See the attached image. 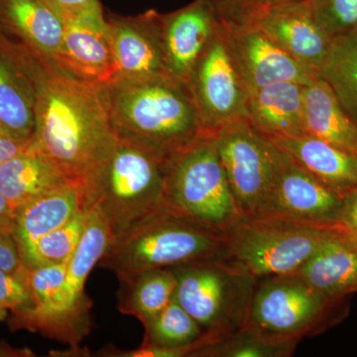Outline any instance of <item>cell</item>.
<instances>
[{"mask_svg":"<svg viewBox=\"0 0 357 357\" xmlns=\"http://www.w3.org/2000/svg\"><path fill=\"white\" fill-rule=\"evenodd\" d=\"M204 130L215 132L248 119V91L227 43L222 24L185 84Z\"/></svg>","mask_w":357,"mask_h":357,"instance_id":"obj_10","label":"cell"},{"mask_svg":"<svg viewBox=\"0 0 357 357\" xmlns=\"http://www.w3.org/2000/svg\"><path fill=\"white\" fill-rule=\"evenodd\" d=\"M227 234L163 206L116 237L100 265L122 281L157 268H174L222 257Z\"/></svg>","mask_w":357,"mask_h":357,"instance_id":"obj_4","label":"cell"},{"mask_svg":"<svg viewBox=\"0 0 357 357\" xmlns=\"http://www.w3.org/2000/svg\"><path fill=\"white\" fill-rule=\"evenodd\" d=\"M70 182L51 159L25 150L0 164V192L13 210Z\"/></svg>","mask_w":357,"mask_h":357,"instance_id":"obj_26","label":"cell"},{"mask_svg":"<svg viewBox=\"0 0 357 357\" xmlns=\"http://www.w3.org/2000/svg\"><path fill=\"white\" fill-rule=\"evenodd\" d=\"M7 311H8V310H7L6 307H4L3 306H2L1 304H0V321H3V319L6 318Z\"/></svg>","mask_w":357,"mask_h":357,"instance_id":"obj_41","label":"cell"},{"mask_svg":"<svg viewBox=\"0 0 357 357\" xmlns=\"http://www.w3.org/2000/svg\"><path fill=\"white\" fill-rule=\"evenodd\" d=\"M121 284L119 311L146 325L173 299L177 277L172 268H157L141 272Z\"/></svg>","mask_w":357,"mask_h":357,"instance_id":"obj_27","label":"cell"},{"mask_svg":"<svg viewBox=\"0 0 357 357\" xmlns=\"http://www.w3.org/2000/svg\"><path fill=\"white\" fill-rule=\"evenodd\" d=\"M304 131L357 156V122L321 77L305 86Z\"/></svg>","mask_w":357,"mask_h":357,"instance_id":"obj_25","label":"cell"},{"mask_svg":"<svg viewBox=\"0 0 357 357\" xmlns=\"http://www.w3.org/2000/svg\"><path fill=\"white\" fill-rule=\"evenodd\" d=\"M116 138L109 156L82 188L86 211L95 208L102 213L112 241L166 206V175L170 160Z\"/></svg>","mask_w":357,"mask_h":357,"instance_id":"obj_3","label":"cell"},{"mask_svg":"<svg viewBox=\"0 0 357 357\" xmlns=\"http://www.w3.org/2000/svg\"><path fill=\"white\" fill-rule=\"evenodd\" d=\"M145 340L128 356H196L197 352L218 338L206 335L174 296L166 307L144 325Z\"/></svg>","mask_w":357,"mask_h":357,"instance_id":"obj_22","label":"cell"},{"mask_svg":"<svg viewBox=\"0 0 357 357\" xmlns=\"http://www.w3.org/2000/svg\"><path fill=\"white\" fill-rule=\"evenodd\" d=\"M116 137L172 158L204 134L185 84L168 75L103 86Z\"/></svg>","mask_w":357,"mask_h":357,"instance_id":"obj_2","label":"cell"},{"mask_svg":"<svg viewBox=\"0 0 357 357\" xmlns=\"http://www.w3.org/2000/svg\"><path fill=\"white\" fill-rule=\"evenodd\" d=\"M62 69L93 86H110L117 77L109 22L102 13L64 20Z\"/></svg>","mask_w":357,"mask_h":357,"instance_id":"obj_15","label":"cell"},{"mask_svg":"<svg viewBox=\"0 0 357 357\" xmlns=\"http://www.w3.org/2000/svg\"><path fill=\"white\" fill-rule=\"evenodd\" d=\"M225 24L250 25L264 8L263 0H208Z\"/></svg>","mask_w":357,"mask_h":357,"instance_id":"obj_33","label":"cell"},{"mask_svg":"<svg viewBox=\"0 0 357 357\" xmlns=\"http://www.w3.org/2000/svg\"><path fill=\"white\" fill-rule=\"evenodd\" d=\"M270 139L294 161L342 196L357 188L356 155L307 134Z\"/></svg>","mask_w":357,"mask_h":357,"instance_id":"obj_23","label":"cell"},{"mask_svg":"<svg viewBox=\"0 0 357 357\" xmlns=\"http://www.w3.org/2000/svg\"><path fill=\"white\" fill-rule=\"evenodd\" d=\"M340 225L357 241V188L342 197Z\"/></svg>","mask_w":357,"mask_h":357,"instance_id":"obj_36","label":"cell"},{"mask_svg":"<svg viewBox=\"0 0 357 357\" xmlns=\"http://www.w3.org/2000/svg\"><path fill=\"white\" fill-rule=\"evenodd\" d=\"M0 304L13 312L14 318L11 323L22 319L34 309V299L24 265L13 272L0 270Z\"/></svg>","mask_w":357,"mask_h":357,"instance_id":"obj_32","label":"cell"},{"mask_svg":"<svg viewBox=\"0 0 357 357\" xmlns=\"http://www.w3.org/2000/svg\"><path fill=\"white\" fill-rule=\"evenodd\" d=\"M14 210L8 201L0 192V223L11 222Z\"/></svg>","mask_w":357,"mask_h":357,"instance_id":"obj_38","label":"cell"},{"mask_svg":"<svg viewBox=\"0 0 357 357\" xmlns=\"http://www.w3.org/2000/svg\"><path fill=\"white\" fill-rule=\"evenodd\" d=\"M306 86L280 82L256 89L248 95V121L269 138L304 135Z\"/></svg>","mask_w":357,"mask_h":357,"instance_id":"obj_20","label":"cell"},{"mask_svg":"<svg viewBox=\"0 0 357 357\" xmlns=\"http://www.w3.org/2000/svg\"><path fill=\"white\" fill-rule=\"evenodd\" d=\"M29 142L21 139L0 124V164L27 150Z\"/></svg>","mask_w":357,"mask_h":357,"instance_id":"obj_37","label":"cell"},{"mask_svg":"<svg viewBox=\"0 0 357 357\" xmlns=\"http://www.w3.org/2000/svg\"><path fill=\"white\" fill-rule=\"evenodd\" d=\"M165 203L181 215L223 234L243 222L213 134H204L169 160Z\"/></svg>","mask_w":357,"mask_h":357,"instance_id":"obj_6","label":"cell"},{"mask_svg":"<svg viewBox=\"0 0 357 357\" xmlns=\"http://www.w3.org/2000/svg\"><path fill=\"white\" fill-rule=\"evenodd\" d=\"M296 274L328 299L344 301L357 292V241L347 232H338Z\"/></svg>","mask_w":357,"mask_h":357,"instance_id":"obj_19","label":"cell"},{"mask_svg":"<svg viewBox=\"0 0 357 357\" xmlns=\"http://www.w3.org/2000/svg\"><path fill=\"white\" fill-rule=\"evenodd\" d=\"M116 82H137L166 74L159 13L136 16L109 15Z\"/></svg>","mask_w":357,"mask_h":357,"instance_id":"obj_17","label":"cell"},{"mask_svg":"<svg viewBox=\"0 0 357 357\" xmlns=\"http://www.w3.org/2000/svg\"><path fill=\"white\" fill-rule=\"evenodd\" d=\"M21 265L20 248L11 222L0 223V270L13 272Z\"/></svg>","mask_w":357,"mask_h":357,"instance_id":"obj_34","label":"cell"},{"mask_svg":"<svg viewBox=\"0 0 357 357\" xmlns=\"http://www.w3.org/2000/svg\"><path fill=\"white\" fill-rule=\"evenodd\" d=\"M318 75L357 122V29L333 39Z\"/></svg>","mask_w":357,"mask_h":357,"instance_id":"obj_28","label":"cell"},{"mask_svg":"<svg viewBox=\"0 0 357 357\" xmlns=\"http://www.w3.org/2000/svg\"><path fill=\"white\" fill-rule=\"evenodd\" d=\"M251 25L317 74L333 42L332 37L314 20L306 0L264 7Z\"/></svg>","mask_w":357,"mask_h":357,"instance_id":"obj_16","label":"cell"},{"mask_svg":"<svg viewBox=\"0 0 357 357\" xmlns=\"http://www.w3.org/2000/svg\"><path fill=\"white\" fill-rule=\"evenodd\" d=\"M84 208L81 185L68 183L14 210L11 227L20 252L40 237L63 227Z\"/></svg>","mask_w":357,"mask_h":357,"instance_id":"obj_21","label":"cell"},{"mask_svg":"<svg viewBox=\"0 0 357 357\" xmlns=\"http://www.w3.org/2000/svg\"><path fill=\"white\" fill-rule=\"evenodd\" d=\"M299 340H283L260 332L249 324L245 328L218 338L197 352L204 357H289Z\"/></svg>","mask_w":357,"mask_h":357,"instance_id":"obj_29","label":"cell"},{"mask_svg":"<svg viewBox=\"0 0 357 357\" xmlns=\"http://www.w3.org/2000/svg\"><path fill=\"white\" fill-rule=\"evenodd\" d=\"M347 232L283 215L243 220L227 234L220 259L241 267L255 278L297 273L330 237Z\"/></svg>","mask_w":357,"mask_h":357,"instance_id":"obj_5","label":"cell"},{"mask_svg":"<svg viewBox=\"0 0 357 357\" xmlns=\"http://www.w3.org/2000/svg\"><path fill=\"white\" fill-rule=\"evenodd\" d=\"M112 241V232L102 213L95 208H89L83 236L68 264L51 337L76 345L86 335L91 303L84 293V284Z\"/></svg>","mask_w":357,"mask_h":357,"instance_id":"obj_11","label":"cell"},{"mask_svg":"<svg viewBox=\"0 0 357 357\" xmlns=\"http://www.w3.org/2000/svg\"><path fill=\"white\" fill-rule=\"evenodd\" d=\"M0 124L29 142L35 128V98L32 84L11 44L0 28Z\"/></svg>","mask_w":357,"mask_h":357,"instance_id":"obj_24","label":"cell"},{"mask_svg":"<svg viewBox=\"0 0 357 357\" xmlns=\"http://www.w3.org/2000/svg\"><path fill=\"white\" fill-rule=\"evenodd\" d=\"M0 28L63 70L64 21L43 0H0Z\"/></svg>","mask_w":357,"mask_h":357,"instance_id":"obj_18","label":"cell"},{"mask_svg":"<svg viewBox=\"0 0 357 357\" xmlns=\"http://www.w3.org/2000/svg\"><path fill=\"white\" fill-rule=\"evenodd\" d=\"M222 24L249 93L280 82L309 84L318 79L314 70L289 56L255 26Z\"/></svg>","mask_w":357,"mask_h":357,"instance_id":"obj_12","label":"cell"},{"mask_svg":"<svg viewBox=\"0 0 357 357\" xmlns=\"http://www.w3.org/2000/svg\"><path fill=\"white\" fill-rule=\"evenodd\" d=\"M159 20L166 74L185 86L222 22L208 0H194L174 13H159Z\"/></svg>","mask_w":357,"mask_h":357,"instance_id":"obj_13","label":"cell"},{"mask_svg":"<svg viewBox=\"0 0 357 357\" xmlns=\"http://www.w3.org/2000/svg\"><path fill=\"white\" fill-rule=\"evenodd\" d=\"M63 21L86 14L102 13L100 0H43Z\"/></svg>","mask_w":357,"mask_h":357,"instance_id":"obj_35","label":"cell"},{"mask_svg":"<svg viewBox=\"0 0 357 357\" xmlns=\"http://www.w3.org/2000/svg\"><path fill=\"white\" fill-rule=\"evenodd\" d=\"M342 302L328 299L296 273L265 277L257 280L249 324L271 337L301 342L333 325Z\"/></svg>","mask_w":357,"mask_h":357,"instance_id":"obj_9","label":"cell"},{"mask_svg":"<svg viewBox=\"0 0 357 357\" xmlns=\"http://www.w3.org/2000/svg\"><path fill=\"white\" fill-rule=\"evenodd\" d=\"M319 25L332 38L357 29V0H306Z\"/></svg>","mask_w":357,"mask_h":357,"instance_id":"obj_31","label":"cell"},{"mask_svg":"<svg viewBox=\"0 0 357 357\" xmlns=\"http://www.w3.org/2000/svg\"><path fill=\"white\" fill-rule=\"evenodd\" d=\"M172 269L176 298L206 335L218 340L249 325L257 285L252 275L220 258Z\"/></svg>","mask_w":357,"mask_h":357,"instance_id":"obj_7","label":"cell"},{"mask_svg":"<svg viewBox=\"0 0 357 357\" xmlns=\"http://www.w3.org/2000/svg\"><path fill=\"white\" fill-rule=\"evenodd\" d=\"M213 134L218 156L244 220L263 217L283 159V151L241 119Z\"/></svg>","mask_w":357,"mask_h":357,"instance_id":"obj_8","label":"cell"},{"mask_svg":"<svg viewBox=\"0 0 357 357\" xmlns=\"http://www.w3.org/2000/svg\"><path fill=\"white\" fill-rule=\"evenodd\" d=\"M295 1V0H263V6H272L277 4L287 3V2Z\"/></svg>","mask_w":357,"mask_h":357,"instance_id":"obj_40","label":"cell"},{"mask_svg":"<svg viewBox=\"0 0 357 357\" xmlns=\"http://www.w3.org/2000/svg\"><path fill=\"white\" fill-rule=\"evenodd\" d=\"M88 211L81 210L63 227L45 234L20 252L28 269L68 261L76 250L86 227Z\"/></svg>","mask_w":357,"mask_h":357,"instance_id":"obj_30","label":"cell"},{"mask_svg":"<svg viewBox=\"0 0 357 357\" xmlns=\"http://www.w3.org/2000/svg\"><path fill=\"white\" fill-rule=\"evenodd\" d=\"M283 153L264 215H283L342 227L340 215L344 196L314 177L287 153Z\"/></svg>","mask_w":357,"mask_h":357,"instance_id":"obj_14","label":"cell"},{"mask_svg":"<svg viewBox=\"0 0 357 357\" xmlns=\"http://www.w3.org/2000/svg\"><path fill=\"white\" fill-rule=\"evenodd\" d=\"M8 36L34 91L35 128L28 149L48 157L83 188L117 139L105 89L59 69Z\"/></svg>","mask_w":357,"mask_h":357,"instance_id":"obj_1","label":"cell"},{"mask_svg":"<svg viewBox=\"0 0 357 357\" xmlns=\"http://www.w3.org/2000/svg\"><path fill=\"white\" fill-rule=\"evenodd\" d=\"M15 354H21V351H16L6 345H0V356H16Z\"/></svg>","mask_w":357,"mask_h":357,"instance_id":"obj_39","label":"cell"}]
</instances>
